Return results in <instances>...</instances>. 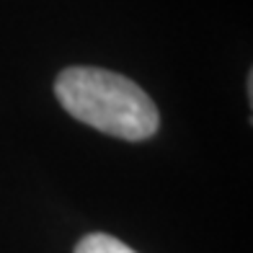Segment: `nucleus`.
I'll list each match as a JSON object with an SVG mask.
<instances>
[{"label":"nucleus","mask_w":253,"mask_h":253,"mask_svg":"<svg viewBox=\"0 0 253 253\" xmlns=\"http://www.w3.org/2000/svg\"><path fill=\"white\" fill-rule=\"evenodd\" d=\"M54 96L78 122L126 142L147 140L160 126L153 98L129 78L103 67H67L54 80Z\"/></svg>","instance_id":"1"},{"label":"nucleus","mask_w":253,"mask_h":253,"mask_svg":"<svg viewBox=\"0 0 253 253\" xmlns=\"http://www.w3.org/2000/svg\"><path fill=\"white\" fill-rule=\"evenodd\" d=\"M75 253H137L119 238L106 233H90L75 246Z\"/></svg>","instance_id":"2"}]
</instances>
